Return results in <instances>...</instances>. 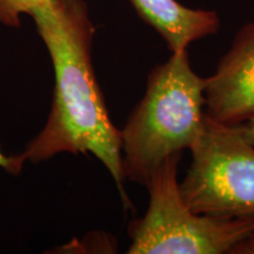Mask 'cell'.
Here are the masks:
<instances>
[{
  "mask_svg": "<svg viewBox=\"0 0 254 254\" xmlns=\"http://www.w3.org/2000/svg\"><path fill=\"white\" fill-rule=\"evenodd\" d=\"M55 69L49 119L21 153L39 164L55 155L93 154L107 168L125 207L120 129L111 122L92 64L94 25L84 0H47L31 12Z\"/></svg>",
  "mask_w": 254,
  "mask_h": 254,
  "instance_id": "cell-1",
  "label": "cell"
},
{
  "mask_svg": "<svg viewBox=\"0 0 254 254\" xmlns=\"http://www.w3.org/2000/svg\"><path fill=\"white\" fill-rule=\"evenodd\" d=\"M135 12L166 43L172 52L189 50L196 40L217 34V12L190 8L177 0H129Z\"/></svg>",
  "mask_w": 254,
  "mask_h": 254,
  "instance_id": "cell-6",
  "label": "cell"
},
{
  "mask_svg": "<svg viewBox=\"0 0 254 254\" xmlns=\"http://www.w3.org/2000/svg\"><path fill=\"white\" fill-rule=\"evenodd\" d=\"M25 164V160L21 157V154L19 155H7L5 154L1 150V146H0V167L2 170H5L6 172L9 174H13V176H18L21 172Z\"/></svg>",
  "mask_w": 254,
  "mask_h": 254,
  "instance_id": "cell-8",
  "label": "cell"
},
{
  "mask_svg": "<svg viewBox=\"0 0 254 254\" xmlns=\"http://www.w3.org/2000/svg\"><path fill=\"white\" fill-rule=\"evenodd\" d=\"M183 153L167 157L146 189L150 201L144 217L128 225L129 254H230L254 233V219L199 214L180 193L178 170Z\"/></svg>",
  "mask_w": 254,
  "mask_h": 254,
  "instance_id": "cell-3",
  "label": "cell"
},
{
  "mask_svg": "<svg viewBox=\"0 0 254 254\" xmlns=\"http://www.w3.org/2000/svg\"><path fill=\"white\" fill-rule=\"evenodd\" d=\"M239 127V131L243 135V138L249 142L250 145L254 146V117L247 120L244 124L238 126Z\"/></svg>",
  "mask_w": 254,
  "mask_h": 254,
  "instance_id": "cell-10",
  "label": "cell"
},
{
  "mask_svg": "<svg viewBox=\"0 0 254 254\" xmlns=\"http://www.w3.org/2000/svg\"><path fill=\"white\" fill-rule=\"evenodd\" d=\"M204 110L209 119L226 126L254 117V20L238 30L213 74L205 78Z\"/></svg>",
  "mask_w": 254,
  "mask_h": 254,
  "instance_id": "cell-5",
  "label": "cell"
},
{
  "mask_svg": "<svg viewBox=\"0 0 254 254\" xmlns=\"http://www.w3.org/2000/svg\"><path fill=\"white\" fill-rule=\"evenodd\" d=\"M204 85L189 50L151 69L144 97L120 129L125 179L146 186L165 159L194 146L205 124Z\"/></svg>",
  "mask_w": 254,
  "mask_h": 254,
  "instance_id": "cell-2",
  "label": "cell"
},
{
  "mask_svg": "<svg viewBox=\"0 0 254 254\" xmlns=\"http://www.w3.org/2000/svg\"><path fill=\"white\" fill-rule=\"evenodd\" d=\"M47 0H0V23L9 27L20 25V15L30 14Z\"/></svg>",
  "mask_w": 254,
  "mask_h": 254,
  "instance_id": "cell-7",
  "label": "cell"
},
{
  "mask_svg": "<svg viewBox=\"0 0 254 254\" xmlns=\"http://www.w3.org/2000/svg\"><path fill=\"white\" fill-rule=\"evenodd\" d=\"M230 254H254V233L237 244L231 250Z\"/></svg>",
  "mask_w": 254,
  "mask_h": 254,
  "instance_id": "cell-9",
  "label": "cell"
},
{
  "mask_svg": "<svg viewBox=\"0 0 254 254\" xmlns=\"http://www.w3.org/2000/svg\"><path fill=\"white\" fill-rule=\"evenodd\" d=\"M192 163L179 184L183 199L199 214L254 219V146L238 126L215 123L205 114Z\"/></svg>",
  "mask_w": 254,
  "mask_h": 254,
  "instance_id": "cell-4",
  "label": "cell"
}]
</instances>
